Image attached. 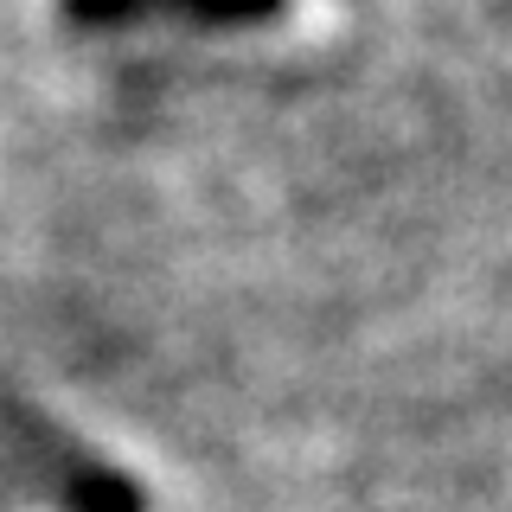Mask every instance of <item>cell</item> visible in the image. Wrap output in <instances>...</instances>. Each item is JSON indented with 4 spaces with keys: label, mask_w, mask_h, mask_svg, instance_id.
Here are the masks:
<instances>
[{
    "label": "cell",
    "mask_w": 512,
    "mask_h": 512,
    "mask_svg": "<svg viewBox=\"0 0 512 512\" xmlns=\"http://www.w3.org/2000/svg\"><path fill=\"white\" fill-rule=\"evenodd\" d=\"M0 468L45 487V493H58V500H71L77 512H128L135 506V493L103 461L77 455L71 442L45 436L39 423H20V416H0Z\"/></svg>",
    "instance_id": "obj_1"
},
{
    "label": "cell",
    "mask_w": 512,
    "mask_h": 512,
    "mask_svg": "<svg viewBox=\"0 0 512 512\" xmlns=\"http://www.w3.org/2000/svg\"><path fill=\"white\" fill-rule=\"evenodd\" d=\"M276 0H64L71 20L90 26H116V20H141V13H192V20H231V13H263Z\"/></svg>",
    "instance_id": "obj_2"
}]
</instances>
